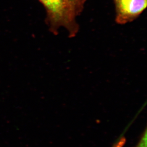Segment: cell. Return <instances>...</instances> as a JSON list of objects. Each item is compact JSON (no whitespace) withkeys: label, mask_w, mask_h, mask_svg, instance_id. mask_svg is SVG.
Listing matches in <instances>:
<instances>
[{"label":"cell","mask_w":147,"mask_h":147,"mask_svg":"<svg viewBox=\"0 0 147 147\" xmlns=\"http://www.w3.org/2000/svg\"><path fill=\"white\" fill-rule=\"evenodd\" d=\"M47 13L46 22L54 34L61 27L65 28L70 37L77 33L78 26L76 18L72 15L67 0H39Z\"/></svg>","instance_id":"1"},{"label":"cell","mask_w":147,"mask_h":147,"mask_svg":"<svg viewBox=\"0 0 147 147\" xmlns=\"http://www.w3.org/2000/svg\"><path fill=\"white\" fill-rule=\"evenodd\" d=\"M116 8V22L120 24L131 22L147 7V0H113Z\"/></svg>","instance_id":"2"},{"label":"cell","mask_w":147,"mask_h":147,"mask_svg":"<svg viewBox=\"0 0 147 147\" xmlns=\"http://www.w3.org/2000/svg\"><path fill=\"white\" fill-rule=\"evenodd\" d=\"M86 0H67L72 15L75 18L79 16L83 10Z\"/></svg>","instance_id":"3"},{"label":"cell","mask_w":147,"mask_h":147,"mask_svg":"<svg viewBox=\"0 0 147 147\" xmlns=\"http://www.w3.org/2000/svg\"><path fill=\"white\" fill-rule=\"evenodd\" d=\"M146 143H147V132L145 130L144 133L142 137V139L139 142V144L137 147H146Z\"/></svg>","instance_id":"4"}]
</instances>
